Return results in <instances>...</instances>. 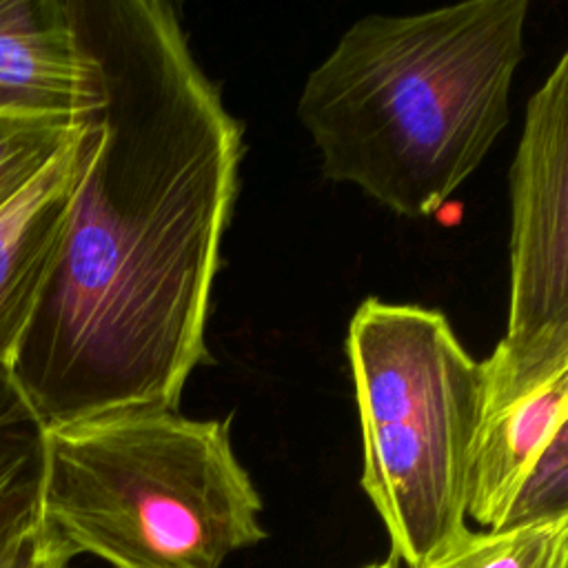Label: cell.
<instances>
[{
    "label": "cell",
    "mask_w": 568,
    "mask_h": 568,
    "mask_svg": "<svg viewBox=\"0 0 568 568\" xmlns=\"http://www.w3.org/2000/svg\"><path fill=\"white\" fill-rule=\"evenodd\" d=\"M98 87L91 146L7 366L47 426L178 408L206 322L244 131L164 0H69Z\"/></svg>",
    "instance_id": "cell-1"
},
{
    "label": "cell",
    "mask_w": 568,
    "mask_h": 568,
    "mask_svg": "<svg viewBox=\"0 0 568 568\" xmlns=\"http://www.w3.org/2000/svg\"><path fill=\"white\" fill-rule=\"evenodd\" d=\"M528 7L468 0L355 20L297 100L324 178L404 217L446 204L510 120Z\"/></svg>",
    "instance_id": "cell-2"
},
{
    "label": "cell",
    "mask_w": 568,
    "mask_h": 568,
    "mask_svg": "<svg viewBox=\"0 0 568 568\" xmlns=\"http://www.w3.org/2000/svg\"><path fill=\"white\" fill-rule=\"evenodd\" d=\"M226 422L118 408L44 428L40 517L73 559L220 568L266 537Z\"/></svg>",
    "instance_id": "cell-3"
},
{
    "label": "cell",
    "mask_w": 568,
    "mask_h": 568,
    "mask_svg": "<svg viewBox=\"0 0 568 568\" xmlns=\"http://www.w3.org/2000/svg\"><path fill=\"white\" fill-rule=\"evenodd\" d=\"M359 426L362 488L390 555L419 568L466 530L481 366L448 317L366 297L346 333Z\"/></svg>",
    "instance_id": "cell-4"
},
{
    "label": "cell",
    "mask_w": 568,
    "mask_h": 568,
    "mask_svg": "<svg viewBox=\"0 0 568 568\" xmlns=\"http://www.w3.org/2000/svg\"><path fill=\"white\" fill-rule=\"evenodd\" d=\"M504 342L568 333V53L530 95L510 164Z\"/></svg>",
    "instance_id": "cell-5"
},
{
    "label": "cell",
    "mask_w": 568,
    "mask_h": 568,
    "mask_svg": "<svg viewBox=\"0 0 568 568\" xmlns=\"http://www.w3.org/2000/svg\"><path fill=\"white\" fill-rule=\"evenodd\" d=\"M479 366L481 406L466 517L490 530L528 466L568 424V333L524 344L501 339Z\"/></svg>",
    "instance_id": "cell-6"
},
{
    "label": "cell",
    "mask_w": 568,
    "mask_h": 568,
    "mask_svg": "<svg viewBox=\"0 0 568 568\" xmlns=\"http://www.w3.org/2000/svg\"><path fill=\"white\" fill-rule=\"evenodd\" d=\"M95 104L69 0H0V111L80 118Z\"/></svg>",
    "instance_id": "cell-7"
},
{
    "label": "cell",
    "mask_w": 568,
    "mask_h": 568,
    "mask_svg": "<svg viewBox=\"0 0 568 568\" xmlns=\"http://www.w3.org/2000/svg\"><path fill=\"white\" fill-rule=\"evenodd\" d=\"M91 113L80 135L0 213V368H7L33 315L55 257L91 146Z\"/></svg>",
    "instance_id": "cell-8"
},
{
    "label": "cell",
    "mask_w": 568,
    "mask_h": 568,
    "mask_svg": "<svg viewBox=\"0 0 568 568\" xmlns=\"http://www.w3.org/2000/svg\"><path fill=\"white\" fill-rule=\"evenodd\" d=\"M44 424L0 368V550L42 526Z\"/></svg>",
    "instance_id": "cell-9"
},
{
    "label": "cell",
    "mask_w": 568,
    "mask_h": 568,
    "mask_svg": "<svg viewBox=\"0 0 568 568\" xmlns=\"http://www.w3.org/2000/svg\"><path fill=\"white\" fill-rule=\"evenodd\" d=\"M568 517L504 528H470L444 552L419 568H566Z\"/></svg>",
    "instance_id": "cell-10"
},
{
    "label": "cell",
    "mask_w": 568,
    "mask_h": 568,
    "mask_svg": "<svg viewBox=\"0 0 568 568\" xmlns=\"http://www.w3.org/2000/svg\"><path fill=\"white\" fill-rule=\"evenodd\" d=\"M87 115L0 111V213L80 135Z\"/></svg>",
    "instance_id": "cell-11"
},
{
    "label": "cell",
    "mask_w": 568,
    "mask_h": 568,
    "mask_svg": "<svg viewBox=\"0 0 568 568\" xmlns=\"http://www.w3.org/2000/svg\"><path fill=\"white\" fill-rule=\"evenodd\" d=\"M568 517V424L541 448L519 479L501 519L490 530Z\"/></svg>",
    "instance_id": "cell-12"
},
{
    "label": "cell",
    "mask_w": 568,
    "mask_h": 568,
    "mask_svg": "<svg viewBox=\"0 0 568 568\" xmlns=\"http://www.w3.org/2000/svg\"><path fill=\"white\" fill-rule=\"evenodd\" d=\"M69 559L44 526L0 550V568H67Z\"/></svg>",
    "instance_id": "cell-13"
},
{
    "label": "cell",
    "mask_w": 568,
    "mask_h": 568,
    "mask_svg": "<svg viewBox=\"0 0 568 568\" xmlns=\"http://www.w3.org/2000/svg\"><path fill=\"white\" fill-rule=\"evenodd\" d=\"M364 568H399V561L390 555L388 559H384V561H379V564H371V566H364Z\"/></svg>",
    "instance_id": "cell-14"
}]
</instances>
